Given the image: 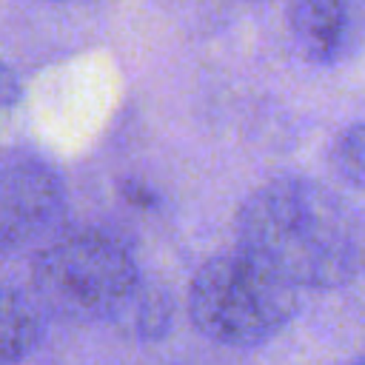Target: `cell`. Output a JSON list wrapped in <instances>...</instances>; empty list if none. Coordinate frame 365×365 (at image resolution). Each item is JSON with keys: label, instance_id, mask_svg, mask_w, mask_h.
Here are the masks:
<instances>
[{"label": "cell", "instance_id": "6da1fadb", "mask_svg": "<svg viewBox=\"0 0 365 365\" xmlns=\"http://www.w3.org/2000/svg\"><path fill=\"white\" fill-rule=\"evenodd\" d=\"M237 245L297 288H339L359 268L351 208L305 177H277L237 208Z\"/></svg>", "mask_w": 365, "mask_h": 365}, {"label": "cell", "instance_id": "7a4b0ae2", "mask_svg": "<svg viewBox=\"0 0 365 365\" xmlns=\"http://www.w3.org/2000/svg\"><path fill=\"white\" fill-rule=\"evenodd\" d=\"M194 328L217 345L254 348L277 336L297 314V285L242 251L205 259L188 291Z\"/></svg>", "mask_w": 365, "mask_h": 365}, {"label": "cell", "instance_id": "3957f363", "mask_svg": "<svg viewBox=\"0 0 365 365\" xmlns=\"http://www.w3.org/2000/svg\"><path fill=\"white\" fill-rule=\"evenodd\" d=\"M140 282L131 251L103 231L57 234L37 248L31 285L46 311L60 319L97 322L128 305Z\"/></svg>", "mask_w": 365, "mask_h": 365}, {"label": "cell", "instance_id": "277c9868", "mask_svg": "<svg viewBox=\"0 0 365 365\" xmlns=\"http://www.w3.org/2000/svg\"><path fill=\"white\" fill-rule=\"evenodd\" d=\"M63 180L34 157L0 160V257L37 251L66 222Z\"/></svg>", "mask_w": 365, "mask_h": 365}, {"label": "cell", "instance_id": "5b68a950", "mask_svg": "<svg viewBox=\"0 0 365 365\" xmlns=\"http://www.w3.org/2000/svg\"><path fill=\"white\" fill-rule=\"evenodd\" d=\"M288 31L308 63L336 66L365 40V0H291Z\"/></svg>", "mask_w": 365, "mask_h": 365}, {"label": "cell", "instance_id": "8992f818", "mask_svg": "<svg viewBox=\"0 0 365 365\" xmlns=\"http://www.w3.org/2000/svg\"><path fill=\"white\" fill-rule=\"evenodd\" d=\"M40 342L34 305L9 285H0V365L29 356Z\"/></svg>", "mask_w": 365, "mask_h": 365}, {"label": "cell", "instance_id": "52a82bcc", "mask_svg": "<svg viewBox=\"0 0 365 365\" xmlns=\"http://www.w3.org/2000/svg\"><path fill=\"white\" fill-rule=\"evenodd\" d=\"M331 168L345 182L365 188V123H354L331 145Z\"/></svg>", "mask_w": 365, "mask_h": 365}, {"label": "cell", "instance_id": "ba28073f", "mask_svg": "<svg viewBox=\"0 0 365 365\" xmlns=\"http://www.w3.org/2000/svg\"><path fill=\"white\" fill-rule=\"evenodd\" d=\"M20 97V83L17 77L11 74V68L6 63H0V108H9L14 106Z\"/></svg>", "mask_w": 365, "mask_h": 365}]
</instances>
